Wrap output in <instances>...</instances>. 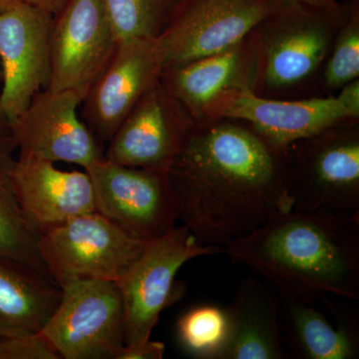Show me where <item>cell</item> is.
Instances as JSON below:
<instances>
[{"mask_svg":"<svg viewBox=\"0 0 359 359\" xmlns=\"http://www.w3.org/2000/svg\"><path fill=\"white\" fill-rule=\"evenodd\" d=\"M280 0H179L158 39L165 68L219 53L256 30Z\"/></svg>","mask_w":359,"mask_h":359,"instance_id":"9c48e42d","label":"cell"},{"mask_svg":"<svg viewBox=\"0 0 359 359\" xmlns=\"http://www.w3.org/2000/svg\"><path fill=\"white\" fill-rule=\"evenodd\" d=\"M14 150L11 144H0V256L47 273L39 254V233L26 219L14 190Z\"/></svg>","mask_w":359,"mask_h":359,"instance_id":"44dd1931","label":"cell"},{"mask_svg":"<svg viewBox=\"0 0 359 359\" xmlns=\"http://www.w3.org/2000/svg\"><path fill=\"white\" fill-rule=\"evenodd\" d=\"M87 92L43 89L20 116L11 121L20 155L69 163L87 169L104 158L103 145L90 131L78 108Z\"/></svg>","mask_w":359,"mask_h":359,"instance_id":"7c38bea8","label":"cell"},{"mask_svg":"<svg viewBox=\"0 0 359 359\" xmlns=\"http://www.w3.org/2000/svg\"><path fill=\"white\" fill-rule=\"evenodd\" d=\"M2 79V74H1V70H0V82H1Z\"/></svg>","mask_w":359,"mask_h":359,"instance_id":"4dcf8cb0","label":"cell"},{"mask_svg":"<svg viewBox=\"0 0 359 359\" xmlns=\"http://www.w3.org/2000/svg\"><path fill=\"white\" fill-rule=\"evenodd\" d=\"M61 295L62 290L48 273L0 256V337L39 334Z\"/></svg>","mask_w":359,"mask_h":359,"instance_id":"ffe728a7","label":"cell"},{"mask_svg":"<svg viewBox=\"0 0 359 359\" xmlns=\"http://www.w3.org/2000/svg\"><path fill=\"white\" fill-rule=\"evenodd\" d=\"M332 129L285 149L292 210L359 217L358 135Z\"/></svg>","mask_w":359,"mask_h":359,"instance_id":"3957f363","label":"cell"},{"mask_svg":"<svg viewBox=\"0 0 359 359\" xmlns=\"http://www.w3.org/2000/svg\"><path fill=\"white\" fill-rule=\"evenodd\" d=\"M148 242L96 211L40 236L39 254L47 273L62 289L81 280L119 282Z\"/></svg>","mask_w":359,"mask_h":359,"instance_id":"277c9868","label":"cell"},{"mask_svg":"<svg viewBox=\"0 0 359 359\" xmlns=\"http://www.w3.org/2000/svg\"><path fill=\"white\" fill-rule=\"evenodd\" d=\"M16 0H0V11H4L9 6L15 2Z\"/></svg>","mask_w":359,"mask_h":359,"instance_id":"f546056e","label":"cell"},{"mask_svg":"<svg viewBox=\"0 0 359 359\" xmlns=\"http://www.w3.org/2000/svg\"><path fill=\"white\" fill-rule=\"evenodd\" d=\"M229 335L226 309L200 304L185 311L176 325L180 348L196 359H221Z\"/></svg>","mask_w":359,"mask_h":359,"instance_id":"7402d4cb","label":"cell"},{"mask_svg":"<svg viewBox=\"0 0 359 359\" xmlns=\"http://www.w3.org/2000/svg\"><path fill=\"white\" fill-rule=\"evenodd\" d=\"M0 144H11L15 147L13 131H11V120L2 110L1 106H0Z\"/></svg>","mask_w":359,"mask_h":359,"instance_id":"4316f807","label":"cell"},{"mask_svg":"<svg viewBox=\"0 0 359 359\" xmlns=\"http://www.w3.org/2000/svg\"><path fill=\"white\" fill-rule=\"evenodd\" d=\"M165 344L149 339L142 344L123 347L118 359H162L165 354Z\"/></svg>","mask_w":359,"mask_h":359,"instance_id":"484cf974","label":"cell"},{"mask_svg":"<svg viewBox=\"0 0 359 359\" xmlns=\"http://www.w3.org/2000/svg\"><path fill=\"white\" fill-rule=\"evenodd\" d=\"M282 2H295L313 6H332L337 4V0H280Z\"/></svg>","mask_w":359,"mask_h":359,"instance_id":"f1b7e54d","label":"cell"},{"mask_svg":"<svg viewBox=\"0 0 359 359\" xmlns=\"http://www.w3.org/2000/svg\"><path fill=\"white\" fill-rule=\"evenodd\" d=\"M221 252L280 294L316 304L327 295L359 299V217L290 210Z\"/></svg>","mask_w":359,"mask_h":359,"instance_id":"7a4b0ae2","label":"cell"},{"mask_svg":"<svg viewBox=\"0 0 359 359\" xmlns=\"http://www.w3.org/2000/svg\"><path fill=\"white\" fill-rule=\"evenodd\" d=\"M53 14L22 0L0 11V106L13 121L51 80Z\"/></svg>","mask_w":359,"mask_h":359,"instance_id":"8fae6325","label":"cell"},{"mask_svg":"<svg viewBox=\"0 0 359 359\" xmlns=\"http://www.w3.org/2000/svg\"><path fill=\"white\" fill-rule=\"evenodd\" d=\"M22 1L39 7L47 13L55 14L61 7L65 6L67 0H22Z\"/></svg>","mask_w":359,"mask_h":359,"instance_id":"83f0119b","label":"cell"},{"mask_svg":"<svg viewBox=\"0 0 359 359\" xmlns=\"http://www.w3.org/2000/svg\"><path fill=\"white\" fill-rule=\"evenodd\" d=\"M358 115L359 82L355 79L344 85L337 97L299 101L263 98L250 87L231 89L214 103L205 118L249 122L271 145L285 149Z\"/></svg>","mask_w":359,"mask_h":359,"instance_id":"ba28073f","label":"cell"},{"mask_svg":"<svg viewBox=\"0 0 359 359\" xmlns=\"http://www.w3.org/2000/svg\"><path fill=\"white\" fill-rule=\"evenodd\" d=\"M195 125L160 80L118 127L104 150V159L124 166L169 171Z\"/></svg>","mask_w":359,"mask_h":359,"instance_id":"9a60e30c","label":"cell"},{"mask_svg":"<svg viewBox=\"0 0 359 359\" xmlns=\"http://www.w3.org/2000/svg\"><path fill=\"white\" fill-rule=\"evenodd\" d=\"M348 13L334 39V50L325 71V82L339 88L359 75L358 0H348Z\"/></svg>","mask_w":359,"mask_h":359,"instance_id":"cb8c5ba5","label":"cell"},{"mask_svg":"<svg viewBox=\"0 0 359 359\" xmlns=\"http://www.w3.org/2000/svg\"><path fill=\"white\" fill-rule=\"evenodd\" d=\"M96 211L145 241L163 237L179 219L169 171L124 166L103 159L85 169Z\"/></svg>","mask_w":359,"mask_h":359,"instance_id":"30bf717a","label":"cell"},{"mask_svg":"<svg viewBox=\"0 0 359 359\" xmlns=\"http://www.w3.org/2000/svg\"><path fill=\"white\" fill-rule=\"evenodd\" d=\"M229 335L221 359H283L280 292L263 278L249 276L226 309Z\"/></svg>","mask_w":359,"mask_h":359,"instance_id":"d6986e66","label":"cell"},{"mask_svg":"<svg viewBox=\"0 0 359 359\" xmlns=\"http://www.w3.org/2000/svg\"><path fill=\"white\" fill-rule=\"evenodd\" d=\"M61 290L57 308L40 332L59 358L118 359L125 346L124 306L118 283L81 280Z\"/></svg>","mask_w":359,"mask_h":359,"instance_id":"52a82bcc","label":"cell"},{"mask_svg":"<svg viewBox=\"0 0 359 359\" xmlns=\"http://www.w3.org/2000/svg\"><path fill=\"white\" fill-rule=\"evenodd\" d=\"M348 6V0L332 6L280 2L256 28L266 83L290 86L313 74L327 57Z\"/></svg>","mask_w":359,"mask_h":359,"instance_id":"8992f818","label":"cell"},{"mask_svg":"<svg viewBox=\"0 0 359 359\" xmlns=\"http://www.w3.org/2000/svg\"><path fill=\"white\" fill-rule=\"evenodd\" d=\"M219 252V248L201 245L184 224L149 241L117 283L124 306L125 346L150 339L162 311L181 299L185 290L176 282V276L187 262Z\"/></svg>","mask_w":359,"mask_h":359,"instance_id":"5b68a950","label":"cell"},{"mask_svg":"<svg viewBox=\"0 0 359 359\" xmlns=\"http://www.w3.org/2000/svg\"><path fill=\"white\" fill-rule=\"evenodd\" d=\"M164 69L158 37L118 41L81 104L82 120L101 145L111 140L142 97L160 82Z\"/></svg>","mask_w":359,"mask_h":359,"instance_id":"4fadbf2b","label":"cell"},{"mask_svg":"<svg viewBox=\"0 0 359 359\" xmlns=\"http://www.w3.org/2000/svg\"><path fill=\"white\" fill-rule=\"evenodd\" d=\"M117 44L103 0H67L53 14L51 80L47 89L88 91Z\"/></svg>","mask_w":359,"mask_h":359,"instance_id":"5bb4252c","label":"cell"},{"mask_svg":"<svg viewBox=\"0 0 359 359\" xmlns=\"http://www.w3.org/2000/svg\"><path fill=\"white\" fill-rule=\"evenodd\" d=\"M250 36L226 50L163 71L161 82L196 124L204 122L208 111L226 92L252 88L262 49Z\"/></svg>","mask_w":359,"mask_h":359,"instance_id":"e0dca14e","label":"cell"},{"mask_svg":"<svg viewBox=\"0 0 359 359\" xmlns=\"http://www.w3.org/2000/svg\"><path fill=\"white\" fill-rule=\"evenodd\" d=\"M120 40L156 39L166 27L179 0H103Z\"/></svg>","mask_w":359,"mask_h":359,"instance_id":"603a6c76","label":"cell"},{"mask_svg":"<svg viewBox=\"0 0 359 359\" xmlns=\"http://www.w3.org/2000/svg\"><path fill=\"white\" fill-rule=\"evenodd\" d=\"M337 297L327 295L320 302L334 314V325L316 302L280 294L282 337L297 358H359L358 313L339 311Z\"/></svg>","mask_w":359,"mask_h":359,"instance_id":"ac0fdd59","label":"cell"},{"mask_svg":"<svg viewBox=\"0 0 359 359\" xmlns=\"http://www.w3.org/2000/svg\"><path fill=\"white\" fill-rule=\"evenodd\" d=\"M42 334L0 337V359H59Z\"/></svg>","mask_w":359,"mask_h":359,"instance_id":"d4e9b609","label":"cell"},{"mask_svg":"<svg viewBox=\"0 0 359 359\" xmlns=\"http://www.w3.org/2000/svg\"><path fill=\"white\" fill-rule=\"evenodd\" d=\"M179 219L221 250L292 210L285 149L233 123L196 124L169 169Z\"/></svg>","mask_w":359,"mask_h":359,"instance_id":"6da1fadb","label":"cell"},{"mask_svg":"<svg viewBox=\"0 0 359 359\" xmlns=\"http://www.w3.org/2000/svg\"><path fill=\"white\" fill-rule=\"evenodd\" d=\"M13 180L21 210L39 236L96 212L93 185L85 170L63 171L48 161L18 155Z\"/></svg>","mask_w":359,"mask_h":359,"instance_id":"2e32d148","label":"cell"}]
</instances>
